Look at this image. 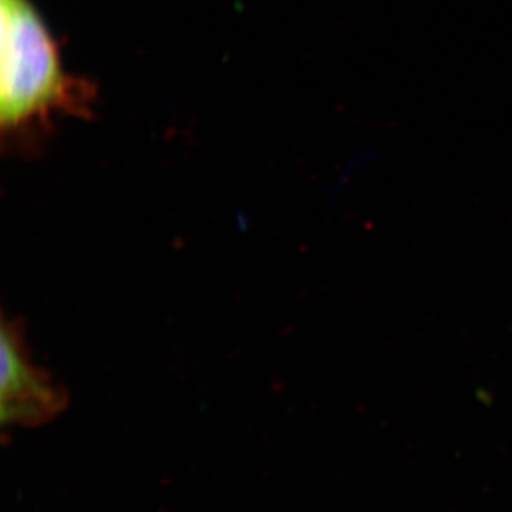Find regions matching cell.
Wrapping results in <instances>:
<instances>
[{
  "label": "cell",
  "mask_w": 512,
  "mask_h": 512,
  "mask_svg": "<svg viewBox=\"0 0 512 512\" xmlns=\"http://www.w3.org/2000/svg\"><path fill=\"white\" fill-rule=\"evenodd\" d=\"M67 407V393L29 355L18 320H2L3 426L33 427L55 420Z\"/></svg>",
  "instance_id": "obj_2"
},
{
  "label": "cell",
  "mask_w": 512,
  "mask_h": 512,
  "mask_svg": "<svg viewBox=\"0 0 512 512\" xmlns=\"http://www.w3.org/2000/svg\"><path fill=\"white\" fill-rule=\"evenodd\" d=\"M0 128L5 146L35 148L59 116L90 119L97 89L64 69L32 0H0Z\"/></svg>",
  "instance_id": "obj_1"
}]
</instances>
